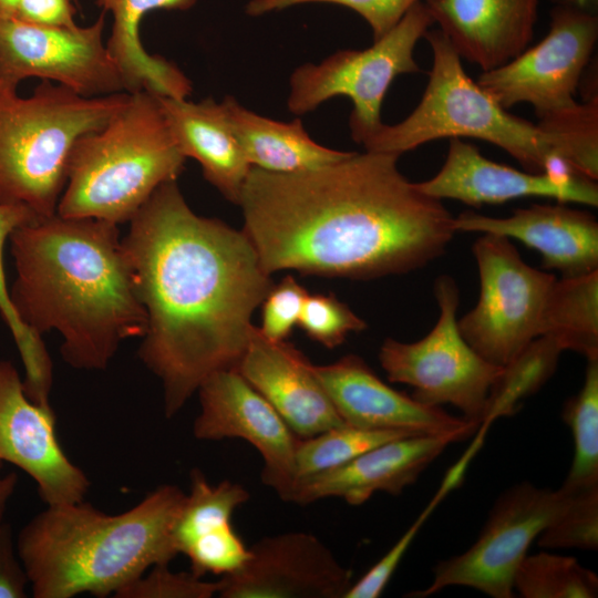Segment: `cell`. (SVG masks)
Returning <instances> with one entry per match:
<instances>
[{
	"instance_id": "1",
	"label": "cell",
	"mask_w": 598,
	"mask_h": 598,
	"mask_svg": "<svg viewBox=\"0 0 598 598\" xmlns=\"http://www.w3.org/2000/svg\"><path fill=\"white\" fill-rule=\"evenodd\" d=\"M122 243L147 318L138 358L174 417L210 374L237 368L271 275L243 229L197 215L176 181L153 193Z\"/></svg>"
},
{
	"instance_id": "2",
	"label": "cell",
	"mask_w": 598,
	"mask_h": 598,
	"mask_svg": "<svg viewBox=\"0 0 598 598\" xmlns=\"http://www.w3.org/2000/svg\"><path fill=\"white\" fill-rule=\"evenodd\" d=\"M398 159L365 151L292 173L252 166L237 205L265 270L367 280L442 256L454 217L400 172Z\"/></svg>"
},
{
	"instance_id": "3",
	"label": "cell",
	"mask_w": 598,
	"mask_h": 598,
	"mask_svg": "<svg viewBox=\"0 0 598 598\" xmlns=\"http://www.w3.org/2000/svg\"><path fill=\"white\" fill-rule=\"evenodd\" d=\"M117 226L54 214L9 238L10 298L19 319L40 337L56 331L63 361L76 370H105L121 343L146 331Z\"/></svg>"
},
{
	"instance_id": "4",
	"label": "cell",
	"mask_w": 598,
	"mask_h": 598,
	"mask_svg": "<svg viewBox=\"0 0 598 598\" xmlns=\"http://www.w3.org/2000/svg\"><path fill=\"white\" fill-rule=\"evenodd\" d=\"M185 496L164 484L118 514L84 501L47 506L16 538L32 596L113 597L151 567L169 564L178 555L173 527Z\"/></svg>"
},
{
	"instance_id": "5",
	"label": "cell",
	"mask_w": 598,
	"mask_h": 598,
	"mask_svg": "<svg viewBox=\"0 0 598 598\" xmlns=\"http://www.w3.org/2000/svg\"><path fill=\"white\" fill-rule=\"evenodd\" d=\"M185 161L157 96L130 93L104 126L74 143L56 214L130 223L161 185L177 181Z\"/></svg>"
},
{
	"instance_id": "6",
	"label": "cell",
	"mask_w": 598,
	"mask_h": 598,
	"mask_svg": "<svg viewBox=\"0 0 598 598\" xmlns=\"http://www.w3.org/2000/svg\"><path fill=\"white\" fill-rule=\"evenodd\" d=\"M17 89L0 78V203L50 217L56 214L74 143L104 126L130 93L85 97L44 80L30 96Z\"/></svg>"
},
{
	"instance_id": "7",
	"label": "cell",
	"mask_w": 598,
	"mask_h": 598,
	"mask_svg": "<svg viewBox=\"0 0 598 598\" xmlns=\"http://www.w3.org/2000/svg\"><path fill=\"white\" fill-rule=\"evenodd\" d=\"M424 38L432 68L421 101L403 121L364 135L359 143L365 151L400 156L431 141L472 137L498 146L530 173L547 172L559 159L537 124L511 114L466 74L440 29Z\"/></svg>"
},
{
	"instance_id": "8",
	"label": "cell",
	"mask_w": 598,
	"mask_h": 598,
	"mask_svg": "<svg viewBox=\"0 0 598 598\" xmlns=\"http://www.w3.org/2000/svg\"><path fill=\"white\" fill-rule=\"evenodd\" d=\"M422 1L415 3L386 34L363 50H340L319 63H305L289 79L288 110L296 115L312 112L334 96H348L353 109L349 120L355 142L382 124L381 107L393 80L420 68L414 49L433 24Z\"/></svg>"
},
{
	"instance_id": "9",
	"label": "cell",
	"mask_w": 598,
	"mask_h": 598,
	"mask_svg": "<svg viewBox=\"0 0 598 598\" xmlns=\"http://www.w3.org/2000/svg\"><path fill=\"white\" fill-rule=\"evenodd\" d=\"M440 316L432 330L415 342L384 340L379 360L389 381L411 385L412 398L430 405L452 404L464 419L481 425L489 390L502 367L481 357L460 332V291L454 279L434 281Z\"/></svg>"
},
{
	"instance_id": "10",
	"label": "cell",
	"mask_w": 598,
	"mask_h": 598,
	"mask_svg": "<svg viewBox=\"0 0 598 598\" xmlns=\"http://www.w3.org/2000/svg\"><path fill=\"white\" fill-rule=\"evenodd\" d=\"M480 277L475 307L457 320L466 342L488 362L504 367L539 336L555 275L527 265L509 238L483 234L472 247Z\"/></svg>"
},
{
	"instance_id": "11",
	"label": "cell",
	"mask_w": 598,
	"mask_h": 598,
	"mask_svg": "<svg viewBox=\"0 0 598 598\" xmlns=\"http://www.w3.org/2000/svg\"><path fill=\"white\" fill-rule=\"evenodd\" d=\"M561 488L522 482L507 488L489 512L476 542L457 556L439 561L433 580L406 597L424 598L448 586L471 587L493 598H513L515 573L538 535L565 509Z\"/></svg>"
},
{
	"instance_id": "12",
	"label": "cell",
	"mask_w": 598,
	"mask_h": 598,
	"mask_svg": "<svg viewBox=\"0 0 598 598\" xmlns=\"http://www.w3.org/2000/svg\"><path fill=\"white\" fill-rule=\"evenodd\" d=\"M598 39L597 13L555 6L549 31L507 63L483 71L477 84L508 110L530 104L538 118L573 106Z\"/></svg>"
},
{
	"instance_id": "13",
	"label": "cell",
	"mask_w": 598,
	"mask_h": 598,
	"mask_svg": "<svg viewBox=\"0 0 598 598\" xmlns=\"http://www.w3.org/2000/svg\"><path fill=\"white\" fill-rule=\"evenodd\" d=\"M106 12L86 27H43L0 18V78L51 81L95 97L126 92L103 41Z\"/></svg>"
},
{
	"instance_id": "14",
	"label": "cell",
	"mask_w": 598,
	"mask_h": 598,
	"mask_svg": "<svg viewBox=\"0 0 598 598\" xmlns=\"http://www.w3.org/2000/svg\"><path fill=\"white\" fill-rule=\"evenodd\" d=\"M193 435L200 441L241 439L260 454L261 481L281 498L295 477L299 437L235 368L210 374L198 388Z\"/></svg>"
},
{
	"instance_id": "15",
	"label": "cell",
	"mask_w": 598,
	"mask_h": 598,
	"mask_svg": "<svg viewBox=\"0 0 598 598\" xmlns=\"http://www.w3.org/2000/svg\"><path fill=\"white\" fill-rule=\"evenodd\" d=\"M0 462L27 473L47 506L84 501L91 486L84 471L60 445L52 408L33 402L16 365L3 359H0Z\"/></svg>"
},
{
	"instance_id": "16",
	"label": "cell",
	"mask_w": 598,
	"mask_h": 598,
	"mask_svg": "<svg viewBox=\"0 0 598 598\" xmlns=\"http://www.w3.org/2000/svg\"><path fill=\"white\" fill-rule=\"evenodd\" d=\"M219 582L220 598H344L352 573L316 535L287 532L257 540Z\"/></svg>"
},
{
	"instance_id": "17",
	"label": "cell",
	"mask_w": 598,
	"mask_h": 598,
	"mask_svg": "<svg viewBox=\"0 0 598 598\" xmlns=\"http://www.w3.org/2000/svg\"><path fill=\"white\" fill-rule=\"evenodd\" d=\"M313 370L344 424L411 434H456L464 440L480 427L392 389L359 355L348 354L331 364L313 365Z\"/></svg>"
},
{
	"instance_id": "18",
	"label": "cell",
	"mask_w": 598,
	"mask_h": 598,
	"mask_svg": "<svg viewBox=\"0 0 598 598\" xmlns=\"http://www.w3.org/2000/svg\"><path fill=\"white\" fill-rule=\"evenodd\" d=\"M416 186L436 199H454L473 207L520 197L598 205L595 181L574 174L518 171L486 158L475 145L456 137L448 138L446 158L436 175Z\"/></svg>"
},
{
	"instance_id": "19",
	"label": "cell",
	"mask_w": 598,
	"mask_h": 598,
	"mask_svg": "<svg viewBox=\"0 0 598 598\" xmlns=\"http://www.w3.org/2000/svg\"><path fill=\"white\" fill-rule=\"evenodd\" d=\"M463 440L456 434L399 437L338 467L296 481L281 499L308 505L337 497L359 506L378 492L400 495L450 444Z\"/></svg>"
},
{
	"instance_id": "20",
	"label": "cell",
	"mask_w": 598,
	"mask_h": 598,
	"mask_svg": "<svg viewBox=\"0 0 598 598\" xmlns=\"http://www.w3.org/2000/svg\"><path fill=\"white\" fill-rule=\"evenodd\" d=\"M299 439L343 424L313 364L291 343L266 339L255 327L237 368Z\"/></svg>"
},
{
	"instance_id": "21",
	"label": "cell",
	"mask_w": 598,
	"mask_h": 598,
	"mask_svg": "<svg viewBox=\"0 0 598 598\" xmlns=\"http://www.w3.org/2000/svg\"><path fill=\"white\" fill-rule=\"evenodd\" d=\"M454 228L517 239L542 255L544 269L564 278L598 270V223L586 210L533 204L502 218L464 212L454 217Z\"/></svg>"
},
{
	"instance_id": "22",
	"label": "cell",
	"mask_w": 598,
	"mask_h": 598,
	"mask_svg": "<svg viewBox=\"0 0 598 598\" xmlns=\"http://www.w3.org/2000/svg\"><path fill=\"white\" fill-rule=\"evenodd\" d=\"M461 59L496 69L528 48L539 0H422Z\"/></svg>"
},
{
	"instance_id": "23",
	"label": "cell",
	"mask_w": 598,
	"mask_h": 598,
	"mask_svg": "<svg viewBox=\"0 0 598 598\" xmlns=\"http://www.w3.org/2000/svg\"><path fill=\"white\" fill-rule=\"evenodd\" d=\"M169 132L182 154L194 158L205 179L227 200L238 204L251 169L234 135L220 102L206 97L157 96Z\"/></svg>"
},
{
	"instance_id": "24",
	"label": "cell",
	"mask_w": 598,
	"mask_h": 598,
	"mask_svg": "<svg viewBox=\"0 0 598 598\" xmlns=\"http://www.w3.org/2000/svg\"><path fill=\"white\" fill-rule=\"evenodd\" d=\"M197 0H96L102 11L113 18L106 49L116 64L125 91H147L156 96L187 99L192 91L189 79L172 62L150 54L141 41V23L151 11L188 10Z\"/></svg>"
},
{
	"instance_id": "25",
	"label": "cell",
	"mask_w": 598,
	"mask_h": 598,
	"mask_svg": "<svg viewBox=\"0 0 598 598\" xmlns=\"http://www.w3.org/2000/svg\"><path fill=\"white\" fill-rule=\"evenodd\" d=\"M220 105L247 161L254 167L292 173L336 163L350 153L315 142L300 118L280 122L259 115L231 95H226Z\"/></svg>"
},
{
	"instance_id": "26",
	"label": "cell",
	"mask_w": 598,
	"mask_h": 598,
	"mask_svg": "<svg viewBox=\"0 0 598 598\" xmlns=\"http://www.w3.org/2000/svg\"><path fill=\"white\" fill-rule=\"evenodd\" d=\"M542 334L586 360L598 359V270L555 280L540 318Z\"/></svg>"
},
{
	"instance_id": "27",
	"label": "cell",
	"mask_w": 598,
	"mask_h": 598,
	"mask_svg": "<svg viewBox=\"0 0 598 598\" xmlns=\"http://www.w3.org/2000/svg\"><path fill=\"white\" fill-rule=\"evenodd\" d=\"M37 218L40 217L25 206L0 203V317L19 351L24 369L23 385L27 395L39 405L51 406L52 360L42 337L33 333L19 319L11 302L3 264L4 246L11 234Z\"/></svg>"
},
{
	"instance_id": "28",
	"label": "cell",
	"mask_w": 598,
	"mask_h": 598,
	"mask_svg": "<svg viewBox=\"0 0 598 598\" xmlns=\"http://www.w3.org/2000/svg\"><path fill=\"white\" fill-rule=\"evenodd\" d=\"M563 351L553 337L542 334L502 367L489 390L481 426L487 429L496 419L514 415L523 400L538 392L551 378Z\"/></svg>"
},
{
	"instance_id": "29",
	"label": "cell",
	"mask_w": 598,
	"mask_h": 598,
	"mask_svg": "<svg viewBox=\"0 0 598 598\" xmlns=\"http://www.w3.org/2000/svg\"><path fill=\"white\" fill-rule=\"evenodd\" d=\"M249 498L250 493L239 483L224 480L210 484L199 470L192 471L189 493L173 527L177 554H184L198 537L231 524L234 512Z\"/></svg>"
},
{
	"instance_id": "30",
	"label": "cell",
	"mask_w": 598,
	"mask_h": 598,
	"mask_svg": "<svg viewBox=\"0 0 598 598\" xmlns=\"http://www.w3.org/2000/svg\"><path fill=\"white\" fill-rule=\"evenodd\" d=\"M574 439V458L560 486L575 493L598 485V359L587 360L579 392L569 398L561 412Z\"/></svg>"
},
{
	"instance_id": "31",
	"label": "cell",
	"mask_w": 598,
	"mask_h": 598,
	"mask_svg": "<svg viewBox=\"0 0 598 598\" xmlns=\"http://www.w3.org/2000/svg\"><path fill=\"white\" fill-rule=\"evenodd\" d=\"M556 156L578 176L598 178V95L538 118Z\"/></svg>"
},
{
	"instance_id": "32",
	"label": "cell",
	"mask_w": 598,
	"mask_h": 598,
	"mask_svg": "<svg viewBox=\"0 0 598 598\" xmlns=\"http://www.w3.org/2000/svg\"><path fill=\"white\" fill-rule=\"evenodd\" d=\"M523 598H595L598 576L571 556L547 551L526 555L514 576Z\"/></svg>"
},
{
	"instance_id": "33",
	"label": "cell",
	"mask_w": 598,
	"mask_h": 598,
	"mask_svg": "<svg viewBox=\"0 0 598 598\" xmlns=\"http://www.w3.org/2000/svg\"><path fill=\"white\" fill-rule=\"evenodd\" d=\"M409 435L415 434L396 430L360 429L343 423L311 437L299 439L292 484L338 467L375 446Z\"/></svg>"
},
{
	"instance_id": "34",
	"label": "cell",
	"mask_w": 598,
	"mask_h": 598,
	"mask_svg": "<svg viewBox=\"0 0 598 598\" xmlns=\"http://www.w3.org/2000/svg\"><path fill=\"white\" fill-rule=\"evenodd\" d=\"M568 495L565 509L536 538L538 546L597 550L598 485Z\"/></svg>"
},
{
	"instance_id": "35",
	"label": "cell",
	"mask_w": 598,
	"mask_h": 598,
	"mask_svg": "<svg viewBox=\"0 0 598 598\" xmlns=\"http://www.w3.org/2000/svg\"><path fill=\"white\" fill-rule=\"evenodd\" d=\"M298 326L310 339L329 349L342 344L350 332L367 328V323L332 293H308Z\"/></svg>"
},
{
	"instance_id": "36",
	"label": "cell",
	"mask_w": 598,
	"mask_h": 598,
	"mask_svg": "<svg viewBox=\"0 0 598 598\" xmlns=\"http://www.w3.org/2000/svg\"><path fill=\"white\" fill-rule=\"evenodd\" d=\"M220 582L207 581L189 571H173L168 564L151 567L120 589L115 598H212L218 595Z\"/></svg>"
},
{
	"instance_id": "37",
	"label": "cell",
	"mask_w": 598,
	"mask_h": 598,
	"mask_svg": "<svg viewBox=\"0 0 598 598\" xmlns=\"http://www.w3.org/2000/svg\"><path fill=\"white\" fill-rule=\"evenodd\" d=\"M422 0H249L248 16L258 17L306 3H331L347 7L361 16L372 30L373 41L392 30L405 13Z\"/></svg>"
},
{
	"instance_id": "38",
	"label": "cell",
	"mask_w": 598,
	"mask_h": 598,
	"mask_svg": "<svg viewBox=\"0 0 598 598\" xmlns=\"http://www.w3.org/2000/svg\"><path fill=\"white\" fill-rule=\"evenodd\" d=\"M184 555L187 556L190 571L195 575L225 576L245 563L249 547H246L233 525L228 524L198 537L187 547Z\"/></svg>"
},
{
	"instance_id": "39",
	"label": "cell",
	"mask_w": 598,
	"mask_h": 598,
	"mask_svg": "<svg viewBox=\"0 0 598 598\" xmlns=\"http://www.w3.org/2000/svg\"><path fill=\"white\" fill-rule=\"evenodd\" d=\"M308 291L291 275L272 285L262 300L260 333L274 342L286 341L298 326Z\"/></svg>"
},
{
	"instance_id": "40",
	"label": "cell",
	"mask_w": 598,
	"mask_h": 598,
	"mask_svg": "<svg viewBox=\"0 0 598 598\" xmlns=\"http://www.w3.org/2000/svg\"><path fill=\"white\" fill-rule=\"evenodd\" d=\"M444 497V493L437 491L432 502L399 540L386 551V554L374 564L359 580L352 582L344 598H378L383 592L390 578L399 566L402 557L406 553L419 529L425 523L432 511Z\"/></svg>"
},
{
	"instance_id": "41",
	"label": "cell",
	"mask_w": 598,
	"mask_h": 598,
	"mask_svg": "<svg viewBox=\"0 0 598 598\" xmlns=\"http://www.w3.org/2000/svg\"><path fill=\"white\" fill-rule=\"evenodd\" d=\"M29 578L9 524L0 526V598H24Z\"/></svg>"
},
{
	"instance_id": "42",
	"label": "cell",
	"mask_w": 598,
	"mask_h": 598,
	"mask_svg": "<svg viewBox=\"0 0 598 598\" xmlns=\"http://www.w3.org/2000/svg\"><path fill=\"white\" fill-rule=\"evenodd\" d=\"M74 0H18L14 18L43 27L78 25L74 20Z\"/></svg>"
},
{
	"instance_id": "43",
	"label": "cell",
	"mask_w": 598,
	"mask_h": 598,
	"mask_svg": "<svg viewBox=\"0 0 598 598\" xmlns=\"http://www.w3.org/2000/svg\"><path fill=\"white\" fill-rule=\"evenodd\" d=\"M2 467L3 463L0 462V526L4 523L6 511L18 483L17 473H3Z\"/></svg>"
},
{
	"instance_id": "44",
	"label": "cell",
	"mask_w": 598,
	"mask_h": 598,
	"mask_svg": "<svg viewBox=\"0 0 598 598\" xmlns=\"http://www.w3.org/2000/svg\"><path fill=\"white\" fill-rule=\"evenodd\" d=\"M555 6H563L585 12L596 13L598 0H547Z\"/></svg>"
},
{
	"instance_id": "45",
	"label": "cell",
	"mask_w": 598,
	"mask_h": 598,
	"mask_svg": "<svg viewBox=\"0 0 598 598\" xmlns=\"http://www.w3.org/2000/svg\"><path fill=\"white\" fill-rule=\"evenodd\" d=\"M18 0H0V18H14Z\"/></svg>"
},
{
	"instance_id": "46",
	"label": "cell",
	"mask_w": 598,
	"mask_h": 598,
	"mask_svg": "<svg viewBox=\"0 0 598 598\" xmlns=\"http://www.w3.org/2000/svg\"><path fill=\"white\" fill-rule=\"evenodd\" d=\"M74 1H75V3H78V0H74Z\"/></svg>"
}]
</instances>
